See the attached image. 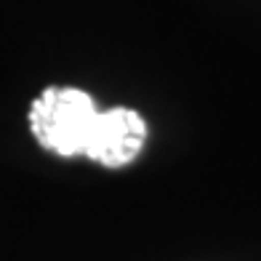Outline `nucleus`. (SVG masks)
Instances as JSON below:
<instances>
[{
  "label": "nucleus",
  "instance_id": "obj_1",
  "mask_svg": "<svg viewBox=\"0 0 261 261\" xmlns=\"http://www.w3.org/2000/svg\"><path fill=\"white\" fill-rule=\"evenodd\" d=\"M30 128L40 147L62 158L86 155L107 168L136 160L147 141V123L136 110L99 112L80 88H45L30 107Z\"/></svg>",
  "mask_w": 261,
  "mask_h": 261
}]
</instances>
